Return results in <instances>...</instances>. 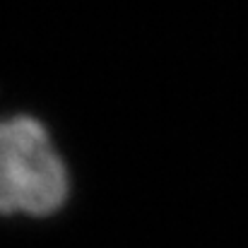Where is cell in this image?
Segmentation results:
<instances>
[{"label": "cell", "mask_w": 248, "mask_h": 248, "mask_svg": "<svg viewBox=\"0 0 248 248\" xmlns=\"http://www.w3.org/2000/svg\"><path fill=\"white\" fill-rule=\"evenodd\" d=\"M70 198V171L48 130L31 113L0 116V215L48 217Z\"/></svg>", "instance_id": "1"}]
</instances>
